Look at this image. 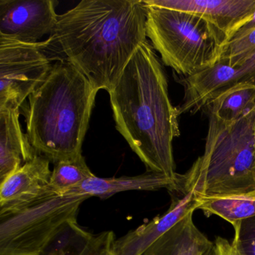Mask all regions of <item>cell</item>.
<instances>
[{
	"mask_svg": "<svg viewBox=\"0 0 255 255\" xmlns=\"http://www.w3.org/2000/svg\"><path fill=\"white\" fill-rule=\"evenodd\" d=\"M142 0H83L59 15L50 35L58 49L98 91L110 92L147 41Z\"/></svg>",
	"mask_w": 255,
	"mask_h": 255,
	"instance_id": "6da1fadb",
	"label": "cell"
},
{
	"mask_svg": "<svg viewBox=\"0 0 255 255\" xmlns=\"http://www.w3.org/2000/svg\"><path fill=\"white\" fill-rule=\"evenodd\" d=\"M117 130L147 171L177 181L173 141L180 136L166 73L148 41L138 49L110 92Z\"/></svg>",
	"mask_w": 255,
	"mask_h": 255,
	"instance_id": "7a4b0ae2",
	"label": "cell"
},
{
	"mask_svg": "<svg viewBox=\"0 0 255 255\" xmlns=\"http://www.w3.org/2000/svg\"><path fill=\"white\" fill-rule=\"evenodd\" d=\"M87 77L66 59L56 61L23 107L34 150L53 163L82 154L97 94Z\"/></svg>",
	"mask_w": 255,
	"mask_h": 255,
	"instance_id": "3957f363",
	"label": "cell"
},
{
	"mask_svg": "<svg viewBox=\"0 0 255 255\" xmlns=\"http://www.w3.org/2000/svg\"><path fill=\"white\" fill-rule=\"evenodd\" d=\"M204 154L195 160L197 193L202 198L255 189V106L232 123L207 115Z\"/></svg>",
	"mask_w": 255,
	"mask_h": 255,
	"instance_id": "277c9868",
	"label": "cell"
},
{
	"mask_svg": "<svg viewBox=\"0 0 255 255\" xmlns=\"http://www.w3.org/2000/svg\"><path fill=\"white\" fill-rule=\"evenodd\" d=\"M147 8L146 33L162 63L189 77L220 59L227 42L206 20L186 11Z\"/></svg>",
	"mask_w": 255,
	"mask_h": 255,
	"instance_id": "5b68a950",
	"label": "cell"
},
{
	"mask_svg": "<svg viewBox=\"0 0 255 255\" xmlns=\"http://www.w3.org/2000/svg\"><path fill=\"white\" fill-rule=\"evenodd\" d=\"M90 198L80 185L64 192L48 189L14 211L0 214V255H39L65 225L77 221Z\"/></svg>",
	"mask_w": 255,
	"mask_h": 255,
	"instance_id": "8992f818",
	"label": "cell"
},
{
	"mask_svg": "<svg viewBox=\"0 0 255 255\" xmlns=\"http://www.w3.org/2000/svg\"><path fill=\"white\" fill-rule=\"evenodd\" d=\"M50 38L26 43L0 35V107L20 108L42 84L53 65Z\"/></svg>",
	"mask_w": 255,
	"mask_h": 255,
	"instance_id": "52a82bcc",
	"label": "cell"
},
{
	"mask_svg": "<svg viewBox=\"0 0 255 255\" xmlns=\"http://www.w3.org/2000/svg\"><path fill=\"white\" fill-rule=\"evenodd\" d=\"M197 168L195 164L189 171L179 177L175 186L168 190L171 202L162 216L140 225L113 243L115 255H141L153 243L168 232L188 214L198 210L201 201L196 192Z\"/></svg>",
	"mask_w": 255,
	"mask_h": 255,
	"instance_id": "ba28073f",
	"label": "cell"
},
{
	"mask_svg": "<svg viewBox=\"0 0 255 255\" xmlns=\"http://www.w3.org/2000/svg\"><path fill=\"white\" fill-rule=\"evenodd\" d=\"M176 80L184 89L179 116L195 114L224 91L243 83H255V52L234 65L218 61L215 65L189 77Z\"/></svg>",
	"mask_w": 255,
	"mask_h": 255,
	"instance_id": "9c48e42d",
	"label": "cell"
},
{
	"mask_svg": "<svg viewBox=\"0 0 255 255\" xmlns=\"http://www.w3.org/2000/svg\"><path fill=\"white\" fill-rule=\"evenodd\" d=\"M53 0H0V35L37 43L51 35L59 15Z\"/></svg>",
	"mask_w": 255,
	"mask_h": 255,
	"instance_id": "30bf717a",
	"label": "cell"
},
{
	"mask_svg": "<svg viewBox=\"0 0 255 255\" xmlns=\"http://www.w3.org/2000/svg\"><path fill=\"white\" fill-rule=\"evenodd\" d=\"M145 6L186 11L215 28L227 44L249 20L255 0H142Z\"/></svg>",
	"mask_w": 255,
	"mask_h": 255,
	"instance_id": "8fae6325",
	"label": "cell"
},
{
	"mask_svg": "<svg viewBox=\"0 0 255 255\" xmlns=\"http://www.w3.org/2000/svg\"><path fill=\"white\" fill-rule=\"evenodd\" d=\"M50 162L45 156L35 155L0 183V214L23 207L48 189Z\"/></svg>",
	"mask_w": 255,
	"mask_h": 255,
	"instance_id": "7c38bea8",
	"label": "cell"
},
{
	"mask_svg": "<svg viewBox=\"0 0 255 255\" xmlns=\"http://www.w3.org/2000/svg\"><path fill=\"white\" fill-rule=\"evenodd\" d=\"M20 108L0 107V183L38 154L20 127Z\"/></svg>",
	"mask_w": 255,
	"mask_h": 255,
	"instance_id": "4fadbf2b",
	"label": "cell"
},
{
	"mask_svg": "<svg viewBox=\"0 0 255 255\" xmlns=\"http://www.w3.org/2000/svg\"><path fill=\"white\" fill-rule=\"evenodd\" d=\"M193 213L188 214L141 255H213L214 242L197 228Z\"/></svg>",
	"mask_w": 255,
	"mask_h": 255,
	"instance_id": "5bb4252c",
	"label": "cell"
},
{
	"mask_svg": "<svg viewBox=\"0 0 255 255\" xmlns=\"http://www.w3.org/2000/svg\"><path fill=\"white\" fill-rule=\"evenodd\" d=\"M255 106V83H243L224 91L203 110L221 122L232 123Z\"/></svg>",
	"mask_w": 255,
	"mask_h": 255,
	"instance_id": "9a60e30c",
	"label": "cell"
},
{
	"mask_svg": "<svg viewBox=\"0 0 255 255\" xmlns=\"http://www.w3.org/2000/svg\"><path fill=\"white\" fill-rule=\"evenodd\" d=\"M198 210L207 216L216 215L236 228L240 222L255 216V189L245 193L202 198Z\"/></svg>",
	"mask_w": 255,
	"mask_h": 255,
	"instance_id": "2e32d148",
	"label": "cell"
},
{
	"mask_svg": "<svg viewBox=\"0 0 255 255\" xmlns=\"http://www.w3.org/2000/svg\"><path fill=\"white\" fill-rule=\"evenodd\" d=\"M92 236L77 221L70 222L50 239L39 255H80Z\"/></svg>",
	"mask_w": 255,
	"mask_h": 255,
	"instance_id": "e0dca14e",
	"label": "cell"
},
{
	"mask_svg": "<svg viewBox=\"0 0 255 255\" xmlns=\"http://www.w3.org/2000/svg\"><path fill=\"white\" fill-rule=\"evenodd\" d=\"M95 174L86 164L83 154L55 163L52 171L50 186L57 192H64L83 183Z\"/></svg>",
	"mask_w": 255,
	"mask_h": 255,
	"instance_id": "ac0fdd59",
	"label": "cell"
},
{
	"mask_svg": "<svg viewBox=\"0 0 255 255\" xmlns=\"http://www.w3.org/2000/svg\"><path fill=\"white\" fill-rule=\"evenodd\" d=\"M255 52V28L230 40L219 61L234 65Z\"/></svg>",
	"mask_w": 255,
	"mask_h": 255,
	"instance_id": "d6986e66",
	"label": "cell"
},
{
	"mask_svg": "<svg viewBox=\"0 0 255 255\" xmlns=\"http://www.w3.org/2000/svg\"><path fill=\"white\" fill-rule=\"evenodd\" d=\"M233 246L240 255H255V216L240 222L234 228Z\"/></svg>",
	"mask_w": 255,
	"mask_h": 255,
	"instance_id": "ffe728a7",
	"label": "cell"
},
{
	"mask_svg": "<svg viewBox=\"0 0 255 255\" xmlns=\"http://www.w3.org/2000/svg\"><path fill=\"white\" fill-rule=\"evenodd\" d=\"M116 239V234L112 231L92 234L90 241L80 255H115L113 246Z\"/></svg>",
	"mask_w": 255,
	"mask_h": 255,
	"instance_id": "44dd1931",
	"label": "cell"
},
{
	"mask_svg": "<svg viewBox=\"0 0 255 255\" xmlns=\"http://www.w3.org/2000/svg\"><path fill=\"white\" fill-rule=\"evenodd\" d=\"M213 255H240L232 243L226 239L217 237L214 241Z\"/></svg>",
	"mask_w": 255,
	"mask_h": 255,
	"instance_id": "7402d4cb",
	"label": "cell"
},
{
	"mask_svg": "<svg viewBox=\"0 0 255 255\" xmlns=\"http://www.w3.org/2000/svg\"><path fill=\"white\" fill-rule=\"evenodd\" d=\"M255 9L252 11V14L249 17L248 21L243 25V26L240 28L237 31L235 34H234V37L237 36V35H241V34L244 33V32H247V31L251 30V29H255Z\"/></svg>",
	"mask_w": 255,
	"mask_h": 255,
	"instance_id": "603a6c76",
	"label": "cell"
}]
</instances>
